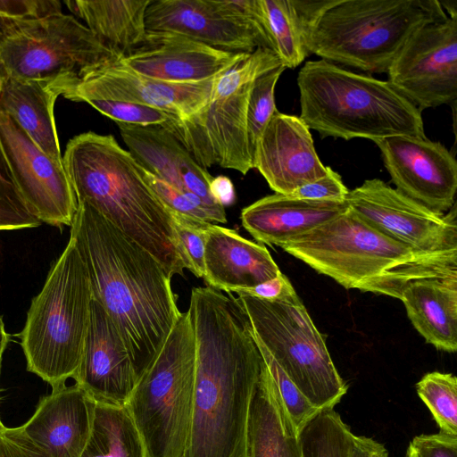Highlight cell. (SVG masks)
<instances>
[{
  "label": "cell",
  "instance_id": "1f68e13d",
  "mask_svg": "<svg viewBox=\"0 0 457 457\" xmlns=\"http://www.w3.org/2000/svg\"><path fill=\"white\" fill-rule=\"evenodd\" d=\"M416 391L439 432L457 436V378L452 373L428 372L416 384Z\"/></svg>",
  "mask_w": 457,
  "mask_h": 457
},
{
  "label": "cell",
  "instance_id": "f6af8a7d",
  "mask_svg": "<svg viewBox=\"0 0 457 457\" xmlns=\"http://www.w3.org/2000/svg\"><path fill=\"white\" fill-rule=\"evenodd\" d=\"M209 192L213 200L224 208L235 203V187L226 176L213 177L209 185Z\"/></svg>",
  "mask_w": 457,
  "mask_h": 457
},
{
  "label": "cell",
  "instance_id": "484cf974",
  "mask_svg": "<svg viewBox=\"0 0 457 457\" xmlns=\"http://www.w3.org/2000/svg\"><path fill=\"white\" fill-rule=\"evenodd\" d=\"M54 80L2 75L0 112L11 117L47 155L62 162L54 108L60 96Z\"/></svg>",
  "mask_w": 457,
  "mask_h": 457
},
{
  "label": "cell",
  "instance_id": "ba28073f",
  "mask_svg": "<svg viewBox=\"0 0 457 457\" xmlns=\"http://www.w3.org/2000/svg\"><path fill=\"white\" fill-rule=\"evenodd\" d=\"M195 376V337L187 311L124 405L149 457L184 456L192 420Z\"/></svg>",
  "mask_w": 457,
  "mask_h": 457
},
{
  "label": "cell",
  "instance_id": "277c9868",
  "mask_svg": "<svg viewBox=\"0 0 457 457\" xmlns=\"http://www.w3.org/2000/svg\"><path fill=\"white\" fill-rule=\"evenodd\" d=\"M278 246L346 289L392 297L411 278L457 270V257L416 252L349 208Z\"/></svg>",
  "mask_w": 457,
  "mask_h": 457
},
{
  "label": "cell",
  "instance_id": "d6a6232c",
  "mask_svg": "<svg viewBox=\"0 0 457 457\" xmlns=\"http://www.w3.org/2000/svg\"><path fill=\"white\" fill-rule=\"evenodd\" d=\"M285 70L286 67L281 64L261 74L253 83L246 113V140L252 161L265 127L278 111L275 105V87Z\"/></svg>",
  "mask_w": 457,
  "mask_h": 457
},
{
  "label": "cell",
  "instance_id": "83f0119b",
  "mask_svg": "<svg viewBox=\"0 0 457 457\" xmlns=\"http://www.w3.org/2000/svg\"><path fill=\"white\" fill-rule=\"evenodd\" d=\"M151 0H69L68 9L119 62L134 54L146 36Z\"/></svg>",
  "mask_w": 457,
  "mask_h": 457
},
{
  "label": "cell",
  "instance_id": "60d3db41",
  "mask_svg": "<svg viewBox=\"0 0 457 457\" xmlns=\"http://www.w3.org/2000/svg\"><path fill=\"white\" fill-rule=\"evenodd\" d=\"M0 457H48L25 434L22 427L0 424Z\"/></svg>",
  "mask_w": 457,
  "mask_h": 457
},
{
  "label": "cell",
  "instance_id": "52a82bcc",
  "mask_svg": "<svg viewBox=\"0 0 457 457\" xmlns=\"http://www.w3.org/2000/svg\"><path fill=\"white\" fill-rule=\"evenodd\" d=\"M91 285L86 265L70 237L31 300L18 335L27 370L52 389L74 378L79 367L90 320Z\"/></svg>",
  "mask_w": 457,
  "mask_h": 457
},
{
  "label": "cell",
  "instance_id": "5b68a950",
  "mask_svg": "<svg viewBox=\"0 0 457 457\" xmlns=\"http://www.w3.org/2000/svg\"><path fill=\"white\" fill-rule=\"evenodd\" d=\"M297 85L299 117L322 137H425L421 111L387 80L320 59L305 62Z\"/></svg>",
  "mask_w": 457,
  "mask_h": 457
},
{
  "label": "cell",
  "instance_id": "3957f363",
  "mask_svg": "<svg viewBox=\"0 0 457 457\" xmlns=\"http://www.w3.org/2000/svg\"><path fill=\"white\" fill-rule=\"evenodd\" d=\"M62 162L78 203L97 211L145 248L171 278L183 275L170 211L113 136L93 131L75 136Z\"/></svg>",
  "mask_w": 457,
  "mask_h": 457
},
{
  "label": "cell",
  "instance_id": "9c48e42d",
  "mask_svg": "<svg viewBox=\"0 0 457 457\" xmlns=\"http://www.w3.org/2000/svg\"><path fill=\"white\" fill-rule=\"evenodd\" d=\"M237 295L256 341L312 404L321 410L340 403L348 386L296 292L277 300Z\"/></svg>",
  "mask_w": 457,
  "mask_h": 457
},
{
  "label": "cell",
  "instance_id": "d6986e66",
  "mask_svg": "<svg viewBox=\"0 0 457 457\" xmlns=\"http://www.w3.org/2000/svg\"><path fill=\"white\" fill-rule=\"evenodd\" d=\"M253 165L270 187L282 195L324 177L328 170L320 160L310 129L303 120L278 111L258 141Z\"/></svg>",
  "mask_w": 457,
  "mask_h": 457
},
{
  "label": "cell",
  "instance_id": "ee69618b",
  "mask_svg": "<svg viewBox=\"0 0 457 457\" xmlns=\"http://www.w3.org/2000/svg\"><path fill=\"white\" fill-rule=\"evenodd\" d=\"M349 457H388V452L371 437L353 435Z\"/></svg>",
  "mask_w": 457,
  "mask_h": 457
},
{
  "label": "cell",
  "instance_id": "b9f144b4",
  "mask_svg": "<svg viewBox=\"0 0 457 457\" xmlns=\"http://www.w3.org/2000/svg\"><path fill=\"white\" fill-rule=\"evenodd\" d=\"M61 12L58 0H0V17L33 18Z\"/></svg>",
  "mask_w": 457,
  "mask_h": 457
},
{
  "label": "cell",
  "instance_id": "7dc6e473",
  "mask_svg": "<svg viewBox=\"0 0 457 457\" xmlns=\"http://www.w3.org/2000/svg\"><path fill=\"white\" fill-rule=\"evenodd\" d=\"M1 82H2V74H1V71H0V88H1Z\"/></svg>",
  "mask_w": 457,
  "mask_h": 457
},
{
  "label": "cell",
  "instance_id": "5bb4252c",
  "mask_svg": "<svg viewBox=\"0 0 457 457\" xmlns=\"http://www.w3.org/2000/svg\"><path fill=\"white\" fill-rule=\"evenodd\" d=\"M0 163L21 201L41 223L71 227L78 201L62 162L44 153L0 112Z\"/></svg>",
  "mask_w": 457,
  "mask_h": 457
},
{
  "label": "cell",
  "instance_id": "c3c4849f",
  "mask_svg": "<svg viewBox=\"0 0 457 457\" xmlns=\"http://www.w3.org/2000/svg\"><path fill=\"white\" fill-rule=\"evenodd\" d=\"M1 370V369H0ZM2 423L1 420H0V424Z\"/></svg>",
  "mask_w": 457,
  "mask_h": 457
},
{
  "label": "cell",
  "instance_id": "7bdbcfd3",
  "mask_svg": "<svg viewBox=\"0 0 457 457\" xmlns=\"http://www.w3.org/2000/svg\"><path fill=\"white\" fill-rule=\"evenodd\" d=\"M295 291L287 277L281 272L276 278L265 281L245 293L263 300H277Z\"/></svg>",
  "mask_w": 457,
  "mask_h": 457
},
{
  "label": "cell",
  "instance_id": "2e32d148",
  "mask_svg": "<svg viewBox=\"0 0 457 457\" xmlns=\"http://www.w3.org/2000/svg\"><path fill=\"white\" fill-rule=\"evenodd\" d=\"M398 191L438 213L455 204L457 162L441 143L395 136L374 141Z\"/></svg>",
  "mask_w": 457,
  "mask_h": 457
},
{
  "label": "cell",
  "instance_id": "d4e9b609",
  "mask_svg": "<svg viewBox=\"0 0 457 457\" xmlns=\"http://www.w3.org/2000/svg\"><path fill=\"white\" fill-rule=\"evenodd\" d=\"M346 201L299 199L275 193L241 212V222L262 244L279 245L337 217L348 210Z\"/></svg>",
  "mask_w": 457,
  "mask_h": 457
},
{
  "label": "cell",
  "instance_id": "836d02e7",
  "mask_svg": "<svg viewBox=\"0 0 457 457\" xmlns=\"http://www.w3.org/2000/svg\"><path fill=\"white\" fill-rule=\"evenodd\" d=\"M170 213L177 248L185 269L197 278H204L206 228L210 222L172 211Z\"/></svg>",
  "mask_w": 457,
  "mask_h": 457
},
{
  "label": "cell",
  "instance_id": "7402d4cb",
  "mask_svg": "<svg viewBox=\"0 0 457 457\" xmlns=\"http://www.w3.org/2000/svg\"><path fill=\"white\" fill-rule=\"evenodd\" d=\"M96 402L77 384L52 389L21 427L48 457H80L90 436Z\"/></svg>",
  "mask_w": 457,
  "mask_h": 457
},
{
  "label": "cell",
  "instance_id": "f546056e",
  "mask_svg": "<svg viewBox=\"0 0 457 457\" xmlns=\"http://www.w3.org/2000/svg\"><path fill=\"white\" fill-rule=\"evenodd\" d=\"M258 3L271 51L286 68L297 67L309 55L305 44L309 23L297 0H258Z\"/></svg>",
  "mask_w": 457,
  "mask_h": 457
},
{
  "label": "cell",
  "instance_id": "ffe728a7",
  "mask_svg": "<svg viewBox=\"0 0 457 457\" xmlns=\"http://www.w3.org/2000/svg\"><path fill=\"white\" fill-rule=\"evenodd\" d=\"M244 54L215 49L174 33L147 31L142 46L118 63L148 78L195 83L223 73Z\"/></svg>",
  "mask_w": 457,
  "mask_h": 457
},
{
  "label": "cell",
  "instance_id": "7a4b0ae2",
  "mask_svg": "<svg viewBox=\"0 0 457 457\" xmlns=\"http://www.w3.org/2000/svg\"><path fill=\"white\" fill-rule=\"evenodd\" d=\"M70 237L86 265L92 297L121 336L137 381L182 313L171 277L150 253L85 203H78Z\"/></svg>",
  "mask_w": 457,
  "mask_h": 457
},
{
  "label": "cell",
  "instance_id": "4316f807",
  "mask_svg": "<svg viewBox=\"0 0 457 457\" xmlns=\"http://www.w3.org/2000/svg\"><path fill=\"white\" fill-rule=\"evenodd\" d=\"M245 457H302L298 431L264 361L250 405Z\"/></svg>",
  "mask_w": 457,
  "mask_h": 457
},
{
  "label": "cell",
  "instance_id": "8fae6325",
  "mask_svg": "<svg viewBox=\"0 0 457 457\" xmlns=\"http://www.w3.org/2000/svg\"><path fill=\"white\" fill-rule=\"evenodd\" d=\"M119 60L79 20L62 12L0 17V71L19 79L77 82Z\"/></svg>",
  "mask_w": 457,
  "mask_h": 457
},
{
  "label": "cell",
  "instance_id": "d590c367",
  "mask_svg": "<svg viewBox=\"0 0 457 457\" xmlns=\"http://www.w3.org/2000/svg\"><path fill=\"white\" fill-rule=\"evenodd\" d=\"M254 337V336H253ZM255 339V338H254ZM256 341V339H255ZM263 361L278 389L284 406L297 431L319 411L302 394L267 350L256 341Z\"/></svg>",
  "mask_w": 457,
  "mask_h": 457
},
{
  "label": "cell",
  "instance_id": "6da1fadb",
  "mask_svg": "<svg viewBox=\"0 0 457 457\" xmlns=\"http://www.w3.org/2000/svg\"><path fill=\"white\" fill-rule=\"evenodd\" d=\"M195 376L183 457H245L250 405L263 359L237 297L209 287L191 291Z\"/></svg>",
  "mask_w": 457,
  "mask_h": 457
},
{
  "label": "cell",
  "instance_id": "9a60e30c",
  "mask_svg": "<svg viewBox=\"0 0 457 457\" xmlns=\"http://www.w3.org/2000/svg\"><path fill=\"white\" fill-rule=\"evenodd\" d=\"M386 73L387 81L420 111L456 104L457 17L415 30Z\"/></svg>",
  "mask_w": 457,
  "mask_h": 457
},
{
  "label": "cell",
  "instance_id": "8d00e7d4",
  "mask_svg": "<svg viewBox=\"0 0 457 457\" xmlns=\"http://www.w3.org/2000/svg\"><path fill=\"white\" fill-rule=\"evenodd\" d=\"M84 103L115 122L125 124L165 126L179 118L162 110L130 102L89 98Z\"/></svg>",
  "mask_w": 457,
  "mask_h": 457
},
{
  "label": "cell",
  "instance_id": "30bf717a",
  "mask_svg": "<svg viewBox=\"0 0 457 457\" xmlns=\"http://www.w3.org/2000/svg\"><path fill=\"white\" fill-rule=\"evenodd\" d=\"M281 64L268 49L244 54L217 78L204 106L162 127L201 167L218 165L245 175L253 168L246 140V113L253 83L261 74Z\"/></svg>",
  "mask_w": 457,
  "mask_h": 457
},
{
  "label": "cell",
  "instance_id": "bcb514c9",
  "mask_svg": "<svg viewBox=\"0 0 457 457\" xmlns=\"http://www.w3.org/2000/svg\"><path fill=\"white\" fill-rule=\"evenodd\" d=\"M9 342V335L5 330L4 323L2 316H0V369L3 353Z\"/></svg>",
  "mask_w": 457,
  "mask_h": 457
},
{
  "label": "cell",
  "instance_id": "7c38bea8",
  "mask_svg": "<svg viewBox=\"0 0 457 457\" xmlns=\"http://www.w3.org/2000/svg\"><path fill=\"white\" fill-rule=\"evenodd\" d=\"M145 27L148 32L174 33L227 52L271 51L258 0H151Z\"/></svg>",
  "mask_w": 457,
  "mask_h": 457
},
{
  "label": "cell",
  "instance_id": "ac0fdd59",
  "mask_svg": "<svg viewBox=\"0 0 457 457\" xmlns=\"http://www.w3.org/2000/svg\"><path fill=\"white\" fill-rule=\"evenodd\" d=\"M96 403L124 406L137 376L127 347L104 307L92 299L79 367L73 378Z\"/></svg>",
  "mask_w": 457,
  "mask_h": 457
},
{
  "label": "cell",
  "instance_id": "74e56055",
  "mask_svg": "<svg viewBox=\"0 0 457 457\" xmlns=\"http://www.w3.org/2000/svg\"><path fill=\"white\" fill-rule=\"evenodd\" d=\"M41 222L27 209L0 163V230L36 228Z\"/></svg>",
  "mask_w": 457,
  "mask_h": 457
},
{
  "label": "cell",
  "instance_id": "cb8c5ba5",
  "mask_svg": "<svg viewBox=\"0 0 457 457\" xmlns=\"http://www.w3.org/2000/svg\"><path fill=\"white\" fill-rule=\"evenodd\" d=\"M428 344L450 353L457 350V270L416 277L395 295Z\"/></svg>",
  "mask_w": 457,
  "mask_h": 457
},
{
  "label": "cell",
  "instance_id": "44dd1931",
  "mask_svg": "<svg viewBox=\"0 0 457 457\" xmlns=\"http://www.w3.org/2000/svg\"><path fill=\"white\" fill-rule=\"evenodd\" d=\"M116 123L128 151L142 168L174 187L194 194L211 208L225 211L209 192L213 177L167 129Z\"/></svg>",
  "mask_w": 457,
  "mask_h": 457
},
{
  "label": "cell",
  "instance_id": "603a6c76",
  "mask_svg": "<svg viewBox=\"0 0 457 457\" xmlns=\"http://www.w3.org/2000/svg\"><path fill=\"white\" fill-rule=\"evenodd\" d=\"M281 273L268 249L236 230L210 222L206 228L204 279L228 294L245 292Z\"/></svg>",
  "mask_w": 457,
  "mask_h": 457
},
{
  "label": "cell",
  "instance_id": "f35d334b",
  "mask_svg": "<svg viewBox=\"0 0 457 457\" xmlns=\"http://www.w3.org/2000/svg\"><path fill=\"white\" fill-rule=\"evenodd\" d=\"M348 193L341 176L328 167L324 177L296 188L288 195L305 200L343 202Z\"/></svg>",
  "mask_w": 457,
  "mask_h": 457
},
{
  "label": "cell",
  "instance_id": "4dcf8cb0",
  "mask_svg": "<svg viewBox=\"0 0 457 457\" xmlns=\"http://www.w3.org/2000/svg\"><path fill=\"white\" fill-rule=\"evenodd\" d=\"M353 435L335 408L319 410L298 431L302 457H349Z\"/></svg>",
  "mask_w": 457,
  "mask_h": 457
},
{
  "label": "cell",
  "instance_id": "ab89813d",
  "mask_svg": "<svg viewBox=\"0 0 457 457\" xmlns=\"http://www.w3.org/2000/svg\"><path fill=\"white\" fill-rule=\"evenodd\" d=\"M405 457H457V436L420 434L409 443Z\"/></svg>",
  "mask_w": 457,
  "mask_h": 457
},
{
  "label": "cell",
  "instance_id": "e0dca14e",
  "mask_svg": "<svg viewBox=\"0 0 457 457\" xmlns=\"http://www.w3.org/2000/svg\"><path fill=\"white\" fill-rule=\"evenodd\" d=\"M195 83H172L148 78L119 63L77 82L54 80L60 95L74 102L89 98L124 101L162 110L179 119L197 112L208 102L217 78Z\"/></svg>",
  "mask_w": 457,
  "mask_h": 457
},
{
  "label": "cell",
  "instance_id": "8992f818",
  "mask_svg": "<svg viewBox=\"0 0 457 457\" xmlns=\"http://www.w3.org/2000/svg\"><path fill=\"white\" fill-rule=\"evenodd\" d=\"M447 18L439 0H331L305 44L328 62L384 73L415 30Z\"/></svg>",
  "mask_w": 457,
  "mask_h": 457
},
{
  "label": "cell",
  "instance_id": "f1b7e54d",
  "mask_svg": "<svg viewBox=\"0 0 457 457\" xmlns=\"http://www.w3.org/2000/svg\"><path fill=\"white\" fill-rule=\"evenodd\" d=\"M80 457H149L124 406L96 403L89 438Z\"/></svg>",
  "mask_w": 457,
  "mask_h": 457
},
{
  "label": "cell",
  "instance_id": "4fadbf2b",
  "mask_svg": "<svg viewBox=\"0 0 457 457\" xmlns=\"http://www.w3.org/2000/svg\"><path fill=\"white\" fill-rule=\"evenodd\" d=\"M345 201L361 219L409 248L457 257L456 204L446 213H438L378 179L349 190Z\"/></svg>",
  "mask_w": 457,
  "mask_h": 457
},
{
  "label": "cell",
  "instance_id": "e575fe53",
  "mask_svg": "<svg viewBox=\"0 0 457 457\" xmlns=\"http://www.w3.org/2000/svg\"><path fill=\"white\" fill-rule=\"evenodd\" d=\"M141 170L151 188L170 211L212 223L227 222L225 211L212 209L194 194L174 187L142 167Z\"/></svg>",
  "mask_w": 457,
  "mask_h": 457
}]
</instances>
